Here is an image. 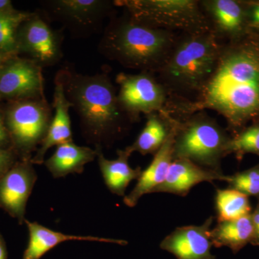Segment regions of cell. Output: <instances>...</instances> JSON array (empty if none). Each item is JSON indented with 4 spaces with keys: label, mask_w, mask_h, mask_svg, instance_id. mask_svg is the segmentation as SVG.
I'll return each instance as SVG.
<instances>
[{
    "label": "cell",
    "mask_w": 259,
    "mask_h": 259,
    "mask_svg": "<svg viewBox=\"0 0 259 259\" xmlns=\"http://www.w3.org/2000/svg\"><path fill=\"white\" fill-rule=\"evenodd\" d=\"M202 91L199 108L215 110L230 126L240 127L259 115V49L252 46L221 51Z\"/></svg>",
    "instance_id": "6da1fadb"
},
{
    "label": "cell",
    "mask_w": 259,
    "mask_h": 259,
    "mask_svg": "<svg viewBox=\"0 0 259 259\" xmlns=\"http://www.w3.org/2000/svg\"><path fill=\"white\" fill-rule=\"evenodd\" d=\"M56 76L64 86L71 108L79 116L81 131L89 142L102 148L120 137L129 117L121 108L115 88L107 74L83 75L67 66L59 70Z\"/></svg>",
    "instance_id": "7a4b0ae2"
},
{
    "label": "cell",
    "mask_w": 259,
    "mask_h": 259,
    "mask_svg": "<svg viewBox=\"0 0 259 259\" xmlns=\"http://www.w3.org/2000/svg\"><path fill=\"white\" fill-rule=\"evenodd\" d=\"M176 42L173 32L140 23L128 15L111 20L98 50L126 68L148 72L161 69Z\"/></svg>",
    "instance_id": "3957f363"
},
{
    "label": "cell",
    "mask_w": 259,
    "mask_h": 259,
    "mask_svg": "<svg viewBox=\"0 0 259 259\" xmlns=\"http://www.w3.org/2000/svg\"><path fill=\"white\" fill-rule=\"evenodd\" d=\"M221 51L213 31L187 34L176 42L159 71L172 88L201 90L214 72Z\"/></svg>",
    "instance_id": "277c9868"
},
{
    "label": "cell",
    "mask_w": 259,
    "mask_h": 259,
    "mask_svg": "<svg viewBox=\"0 0 259 259\" xmlns=\"http://www.w3.org/2000/svg\"><path fill=\"white\" fill-rule=\"evenodd\" d=\"M115 4L125 8L136 21L152 28L187 34L213 31L200 3L195 0H122Z\"/></svg>",
    "instance_id": "5b68a950"
},
{
    "label": "cell",
    "mask_w": 259,
    "mask_h": 259,
    "mask_svg": "<svg viewBox=\"0 0 259 259\" xmlns=\"http://www.w3.org/2000/svg\"><path fill=\"white\" fill-rule=\"evenodd\" d=\"M231 139L211 117L197 115L184 123L176 122L173 158L187 159L199 166L221 171Z\"/></svg>",
    "instance_id": "8992f818"
},
{
    "label": "cell",
    "mask_w": 259,
    "mask_h": 259,
    "mask_svg": "<svg viewBox=\"0 0 259 259\" xmlns=\"http://www.w3.org/2000/svg\"><path fill=\"white\" fill-rule=\"evenodd\" d=\"M41 5L49 18L80 37L100 31L115 5V2L105 0H47Z\"/></svg>",
    "instance_id": "52a82bcc"
},
{
    "label": "cell",
    "mask_w": 259,
    "mask_h": 259,
    "mask_svg": "<svg viewBox=\"0 0 259 259\" xmlns=\"http://www.w3.org/2000/svg\"><path fill=\"white\" fill-rule=\"evenodd\" d=\"M120 86L117 99L122 110L134 120L140 114L150 115L161 110L166 101L165 90L148 72L120 73L116 79Z\"/></svg>",
    "instance_id": "ba28073f"
},
{
    "label": "cell",
    "mask_w": 259,
    "mask_h": 259,
    "mask_svg": "<svg viewBox=\"0 0 259 259\" xmlns=\"http://www.w3.org/2000/svg\"><path fill=\"white\" fill-rule=\"evenodd\" d=\"M47 100H32L14 105L8 114V125L15 143L25 151L40 146L51 122Z\"/></svg>",
    "instance_id": "9c48e42d"
},
{
    "label": "cell",
    "mask_w": 259,
    "mask_h": 259,
    "mask_svg": "<svg viewBox=\"0 0 259 259\" xmlns=\"http://www.w3.org/2000/svg\"><path fill=\"white\" fill-rule=\"evenodd\" d=\"M23 23L20 32H17V49L20 47L41 68L57 64L63 56L60 32L39 15L30 14Z\"/></svg>",
    "instance_id": "30bf717a"
},
{
    "label": "cell",
    "mask_w": 259,
    "mask_h": 259,
    "mask_svg": "<svg viewBox=\"0 0 259 259\" xmlns=\"http://www.w3.org/2000/svg\"><path fill=\"white\" fill-rule=\"evenodd\" d=\"M42 68L32 61L15 59L2 69L0 95L46 100Z\"/></svg>",
    "instance_id": "8fae6325"
},
{
    "label": "cell",
    "mask_w": 259,
    "mask_h": 259,
    "mask_svg": "<svg viewBox=\"0 0 259 259\" xmlns=\"http://www.w3.org/2000/svg\"><path fill=\"white\" fill-rule=\"evenodd\" d=\"M212 221L209 217L201 226L177 228L161 241L160 248L177 259H215L209 236Z\"/></svg>",
    "instance_id": "7c38bea8"
},
{
    "label": "cell",
    "mask_w": 259,
    "mask_h": 259,
    "mask_svg": "<svg viewBox=\"0 0 259 259\" xmlns=\"http://www.w3.org/2000/svg\"><path fill=\"white\" fill-rule=\"evenodd\" d=\"M32 163L11 168L0 179V204L15 217L23 219L25 206L37 175Z\"/></svg>",
    "instance_id": "4fadbf2b"
},
{
    "label": "cell",
    "mask_w": 259,
    "mask_h": 259,
    "mask_svg": "<svg viewBox=\"0 0 259 259\" xmlns=\"http://www.w3.org/2000/svg\"><path fill=\"white\" fill-rule=\"evenodd\" d=\"M220 180L228 182V176L223 172L213 171L187 159H175L168 169L166 180L153 193H170L185 196L194 186L202 182Z\"/></svg>",
    "instance_id": "5bb4252c"
},
{
    "label": "cell",
    "mask_w": 259,
    "mask_h": 259,
    "mask_svg": "<svg viewBox=\"0 0 259 259\" xmlns=\"http://www.w3.org/2000/svg\"><path fill=\"white\" fill-rule=\"evenodd\" d=\"M54 116L45 138L42 140L36 154L31 160L32 164H42L47 151L54 146L73 141L69 110L71 105L65 94L61 80L56 76L54 94Z\"/></svg>",
    "instance_id": "9a60e30c"
},
{
    "label": "cell",
    "mask_w": 259,
    "mask_h": 259,
    "mask_svg": "<svg viewBox=\"0 0 259 259\" xmlns=\"http://www.w3.org/2000/svg\"><path fill=\"white\" fill-rule=\"evenodd\" d=\"M175 131L176 122L166 142L155 153L154 157L149 166L144 171H142L134 190L127 195H125L124 203L127 207L136 206L143 196L146 194H152L153 191L166 180L168 169L174 160Z\"/></svg>",
    "instance_id": "2e32d148"
},
{
    "label": "cell",
    "mask_w": 259,
    "mask_h": 259,
    "mask_svg": "<svg viewBox=\"0 0 259 259\" xmlns=\"http://www.w3.org/2000/svg\"><path fill=\"white\" fill-rule=\"evenodd\" d=\"M29 231V242L24 252L23 259H40L49 250L66 241H93L115 243L120 245L127 244L124 240L112 239L90 236H72L56 232L42 226L36 222L26 221Z\"/></svg>",
    "instance_id": "e0dca14e"
},
{
    "label": "cell",
    "mask_w": 259,
    "mask_h": 259,
    "mask_svg": "<svg viewBox=\"0 0 259 259\" xmlns=\"http://www.w3.org/2000/svg\"><path fill=\"white\" fill-rule=\"evenodd\" d=\"M99 166L105 185L112 193L125 196L126 188L131 181L139 180L142 174L141 167L133 168L128 160L131 153L125 150L117 151V158L109 160L102 153V148H95Z\"/></svg>",
    "instance_id": "ac0fdd59"
},
{
    "label": "cell",
    "mask_w": 259,
    "mask_h": 259,
    "mask_svg": "<svg viewBox=\"0 0 259 259\" xmlns=\"http://www.w3.org/2000/svg\"><path fill=\"white\" fill-rule=\"evenodd\" d=\"M210 22L213 32L236 35L241 32L245 15L241 5L233 0H208L200 3Z\"/></svg>",
    "instance_id": "d6986e66"
},
{
    "label": "cell",
    "mask_w": 259,
    "mask_h": 259,
    "mask_svg": "<svg viewBox=\"0 0 259 259\" xmlns=\"http://www.w3.org/2000/svg\"><path fill=\"white\" fill-rule=\"evenodd\" d=\"M96 157V149L77 146L71 141L57 146L54 154L44 163L53 177L60 178L70 174L81 173L85 165Z\"/></svg>",
    "instance_id": "ffe728a7"
},
{
    "label": "cell",
    "mask_w": 259,
    "mask_h": 259,
    "mask_svg": "<svg viewBox=\"0 0 259 259\" xmlns=\"http://www.w3.org/2000/svg\"><path fill=\"white\" fill-rule=\"evenodd\" d=\"M212 245L216 248L228 247L234 253L255 241V231L251 213L233 221L218 222L209 233Z\"/></svg>",
    "instance_id": "44dd1931"
},
{
    "label": "cell",
    "mask_w": 259,
    "mask_h": 259,
    "mask_svg": "<svg viewBox=\"0 0 259 259\" xmlns=\"http://www.w3.org/2000/svg\"><path fill=\"white\" fill-rule=\"evenodd\" d=\"M175 123L165 121L156 113L150 114L137 139L126 149L131 154L136 151L142 155L155 154L166 142Z\"/></svg>",
    "instance_id": "7402d4cb"
},
{
    "label": "cell",
    "mask_w": 259,
    "mask_h": 259,
    "mask_svg": "<svg viewBox=\"0 0 259 259\" xmlns=\"http://www.w3.org/2000/svg\"><path fill=\"white\" fill-rule=\"evenodd\" d=\"M248 196L233 189L217 190L215 207L218 223L233 221L251 213Z\"/></svg>",
    "instance_id": "603a6c76"
},
{
    "label": "cell",
    "mask_w": 259,
    "mask_h": 259,
    "mask_svg": "<svg viewBox=\"0 0 259 259\" xmlns=\"http://www.w3.org/2000/svg\"><path fill=\"white\" fill-rule=\"evenodd\" d=\"M30 15L14 12L0 14V53L10 54L17 50L19 27Z\"/></svg>",
    "instance_id": "cb8c5ba5"
},
{
    "label": "cell",
    "mask_w": 259,
    "mask_h": 259,
    "mask_svg": "<svg viewBox=\"0 0 259 259\" xmlns=\"http://www.w3.org/2000/svg\"><path fill=\"white\" fill-rule=\"evenodd\" d=\"M227 151L228 154L235 153L239 159L245 153L259 155V125L251 126L231 139Z\"/></svg>",
    "instance_id": "d4e9b609"
},
{
    "label": "cell",
    "mask_w": 259,
    "mask_h": 259,
    "mask_svg": "<svg viewBox=\"0 0 259 259\" xmlns=\"http://www.w3.org/2000/svg\"><path fill=\"white\" fill-rule=\"evenodd\" d=\"M229 188L245 194L248 197L259 198V164L228 176Z\"/></svg>",
    "instance_id": "484cf974"
},
{
    "label": "cell",
    "mask_w": 259,
    "mask_h": 259,
    "mask_svg": "<svg viewBox=\"0 0 259 259\" xmlns=\"http://www.w3.org/2000/svg\"><path fill=\"white\" fill-rule=\"evenodd\" d=\"M12 154L7 150L0 148V176L8 169L12 162Z\"/></svg>",
    "instance_id": "4316f807"
},
{
    "label": "cell",
    "mask_w": 259,
    "mask_h": 259,
    "mask_svg": "<svg viewBox=\"0 0 259 259\" xmlns=\"http://www.w3.org/2000/svg\"><path fill=\"white\" fill-rule=\"evenodd\" d=\"M258 203L253 212H251L252 221H253V226H254L255 231V241L253 243L255 245V243L259 242V198Z\"/></svg>",
    "instance_id": "83f0119b"
},
{
    "label": "cell",
    "mask_w": 259,
    "mask_h": 259,
    "mask_svg": "<svg viewBox=\"0 0 259 259\" xmlns=\"http://www.w3.org/2000/svg\"><path fill=\"white\" fill-rule=\"evenodd\" d=\"M248 18L250 25L254 27H259V3L251 7Z\"/></svg>",
    "instance_id": "f1b7e54d"
},
{
    "label": "cell",
    "mask_w": 259,
    "mask_h": 259,
    "mask_svg": "<svg viewBox=\"0 0 259 259\" xmlns=\"http://www.w3.org/2000/svg\"><path fill=\"white\" fill-rule=\"evenodd\" d=\"M15 10L12 6L11 2L9 0H0V14L14 13Z\"/></svg>",
    "instance_id": "f546056e"
},
{
    "label": "cell",
    "mask_w": 259,
    "mask_h": 259,
    "mask_svg": "<svg viewBox=\"0 0 259 259\" xmlns=\"http://www.w3.org/2000/svg\"><path fill=\"white\" fill-rule=\"evenodd\" d=\"M8 134L6 127H5L3 123V118L0 115V145L4 144L8 140Z\"/></svg>",
    "instance_id": "4dcf8cb0"
},
{
    "label": "cell",
    "mask_w": 259,
    "mask_h": 259,
    "mask_svg": "<svg viewBox=\"0 0 259 259\" xmlns=\"http://www.w3.org/2000/svg\"><path fill=\"white\" fill-rule=\"evenodd\" d=\"M7 253L6 249L3 242L0 241V259H6Z\"/></svg>",
    "instance_id": "1f68e13d"
},
{
    "label": "cell",
    "mask_w": 259,
    "mask_h": 259,
    "mask_svg": "<svg viewBox=\"0 0 259 259\" xmlns=\"http://www.w3.org/2000/svg\"><path fill=\"white\" fill-rule=\"evenodd\" d=\"M3 55H4V54L0 53V73H1L2 69H3V61L5 60V56Z\"/></svg>",
    "instance_id": "d6a6232c"
},
{
    "label": "cell",
    "mask_w": 259,
    "mask_h": 259,
    "mask_svg": "<svg viewBox=\"0 0 259 259\" xmlns=\"http://www.w3.org/2000/svg\"><path fill=\"white\" fill-rule=\"evenodd\" d=\"M255 246H259V242L258 243H255Z\"/></svg>",
    "instance_id": "836d02e7"
}]
</instances>
